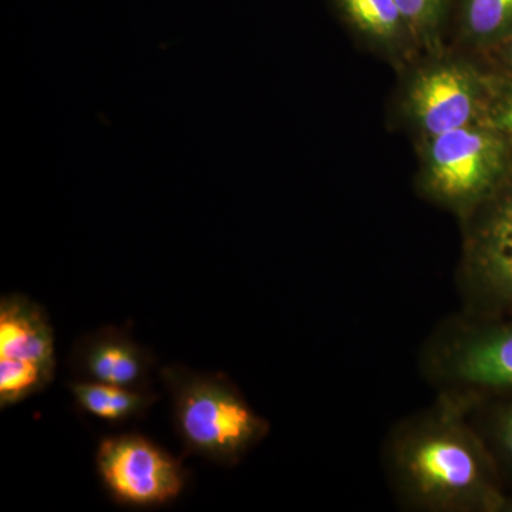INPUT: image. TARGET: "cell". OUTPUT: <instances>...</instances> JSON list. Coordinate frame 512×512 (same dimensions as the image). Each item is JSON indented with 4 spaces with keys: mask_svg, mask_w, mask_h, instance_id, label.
<instances>
[{
    "mask_svg": "<svg viewBox=\"0 0 512 512\" xmlns=\"http://www.w3.org/2000/svg\"><path fill=\"white\" fill-rule=\"evenodd\" d=\"M483 123L512 141V76L498 72L494 67L490 101Z\"/></svg>",
    "mask_w": 512,
    "mask_h": 512,
    "instance_id": "15",
    "label": "cell"
},
{
    "mask_svg": "<svg viewBox=\"0 0 512 512\" xmlns=\"http://www.w3.org/2000/svg\"><path fill=\"white\" fill-rule=\"evenodd\" d=\"M69 362L77 380L136 390L150 389V373L156 365L150 350L113 326L77 340Z\"/></svg>",
    "mask_w": 512,
    "mask_h": 512,
    "instance_id": "7",
    "label": "cell"
},
{
    "mask_svg": "<svg viewBox=\"0 0 512 512\" xmlns=\"http://www.w3.org/2000/svg\"><path fill=\"white\" fill-rule=\"evenodd\" d=\"M456 372L474 386L512 390V323L484 330L468 340L458 353Z\"/></svg>",
    "mask_w": 512,
    "mask_h": 512,
    "instance_id": "10",
    "label": "cell"
},
{
    "mask_svg": "<svg viewBox=\"0 0 512 512\" xmlns=\"http://www.w3.org/2000/svg\"><path fill=\"white\" fill-rule=\"evenodd\" d=\"M399 470L414 497L436 507L501 511L497 461L470 430L451 420L414 431L399 451Z\"/></svg>",
    "mask_w": 512,
    "mask_h": 512,
    "instance_id": "1",
    "label": "cell"
},
{
    "mask_svg": "<svg viewBox=\"0 0 512 512\" xmlns=\"http://www.w3.org/2000/svg\"><path fill=\"white\" fill-rule=\"evenodd\" d=\"M419 185L437 204L470 217L503 183L512 141L484 123L419 140Z\"/></svg>",
    "mask_w": 512,
    "mask_h": 512,
    "instance_id": "3",
    "label": "cell"
},
{
    "mask_svg": "<svg viewBox=\"0 0 512 512\" xmlns=\"http://www.w3.org/2000/svg\"><path fill=\"white\" fill-rule=\"evenodd\" d=\"M423 55L446 49V35L456 0H396Z\"/></svg>",
    "mask_w": 512,
    "mask_h": 512,
    "instance_id": "13",
    "label": "cell"
},
{
    "mask_svg": "<svg viewBox=\"0 0 512 512\" xmlns=\"http://www.w3.org/2000/svg\"><path fill=\"white\" fill-rule=\"evenodd\" d=\"M160 376L173 400L175 430L188 453L232 466L268 430L228 377L181 365L163 367Z\"/></svg>",
    "mask_w": 512,
    "mask_h": 512,
    "instance_id": "2",
    "label": "cell"
},
{
    "mask_svg": "<svg viewBox=\"0 0 512 512\" xmlns=\"http://www.w3.org/2000/svg\"><path fill=\"white\" fill-rule=\"evenodd\" d=\"M466 220L468 271L491 305L512 311V164L503 183Z\"/></svg>",
    "mask_w": 512,
    "mask_h": 512,
    "instance_id": "6",
    "label": "cell"
},
{
    "mask_svg": "<svg viewBox=\"0 0 512 512\" xmlns=\"http://www.w3.org/2000/svg\"><path fill=\"white\" fill-rule=\"evenodd\" d=\"M349 32L400 72L423 55L396 0H332Z\"/></svg>",
    "mask_w": 512,
    "mask_h": 512,
    "instance_id": "8",
    "label": "cell"
},
{
    "mask_svg": "<svg viewBox=\"0 0 512 512\" xmlns=\"http://www.w3.org/2000/svg\"><path fill=\"white\" fill-rule=\"evenodd\" d=\"M0 357L56 367L55 332L39 303L18 293L2 296Z\"/></svg>",
    "mask_w": 512,
    "mask_h": 512,
    "instance_id": "9",
    "label": "cell"
},
{
    "mask_svg": "<svg viewBox=\"0 0 512 512\" xmlns=\"http://www.w3.org/2000/svg\"><path fill=\"white\" fill-rule=\"evenodd\" d=\"M483 59L487 60V63L498 72L512 76V37L497 49L491 50L490 53L483 56Z\"/></svg>",
    "mask_w": 512,
    "mask_h": 512,
    "instance_id": "17",
    "label": "cell"
},
{
    "mask_svg": "<svg viewBox=\"0 0 512 512\" xmlns=\"http://www.w3.org/2000/svg\"><path fill=\"white\" fill-rule=\"evenodd\" d=\"M96 464L111 497L131 507L170 503L187 483V474L175 458L137 434L101 441Z\"/></svg>",
    "mask_w": 512,
    "mask_h": 512,
    "instance_id": "5",
    "label": "cell"
},
{
    "mask_svg": "<svg viewBox=\"0 0 512 512\" xmlns=\"http://www.w3.org/2000/svg\"><path fill=\"white\" fill-rule=\"evenodd\" d=\"M56 367L0 357V407L13 406L45 390L55 379Z\"/></svg>",
    "mask_w": 512,
    "mask_h": 512,
    "instance_id": "14",
    "label": "cell"
},
{
    "mask_svg": "<svg viewBox=\"0 0 512 512\" xmlns=\"http://www.w3.org/2000/svg\"><path fill=\"white\" fill-rule=\"evenodd\" d=\"M464 50L421 56L407 72L400 113L417 140L483 123L493 67Z\"/></svg>",
    "mask_w": 512,
    "mask_h": 512,
    "instance_id": "4",
    "label": "cell"
},
{
    "mask_svg": "<svg viewBox=\"0 0 512 512\" xmlns=\"http://www.w3.org/2000/svg\"><path fill=\"white\" fill-rule=\"evenodd\" d=\"M501 511L512 512V497H505L503 508Z\"/></svg>",
    "mask_w": 512,
    "mask_h": 512,
    "instance_id": "18",
    "label": "cell"
},
{
    "mask_svg": "<svg viewBox=\"0 0 512 512\" xmlns=\"http://www.w3.org/2000/svg\"><path fill=\"white\" fill-rule=\"evenodd\" d=\"M493 440L498 460L512 470V402L495 414Z\"/></svg>",
    "mask_w": 512,
    "mask_h": 512,
    "instance_id": "16",
    "label": "cell"
},
{
    "mask_svg": "<svg viewBox=\"0 0 512 512\" xmlns=\"http://www.w3.org/2000/svg\"><path fill=\"white\" fill-rule=\"evenodd\" d=\"M69 389L84 412L110 421L143 416L158 400L157 394L151 389H127L83 380L70 383Z\"/></svg>",
    "mask_w": 512,
    "mask_h": 512,
    "instance_id": "12",
    "label": "cell"
},
{
    "mask_svg": "<svg viewBox=\"0 0 512 512\" xmlns=\"http://www.w3.org/2000/svg\"><path fill=\"white\" fill-rule=\"evenodd\" d=\"M458 45L483 57L512 37V0H456L453 12Z\"/></svg>",
    "mask_w": 512,
    "mask_h": 512,
    "instance_id": "11",
    "label": "cell"
}]
</instances>
